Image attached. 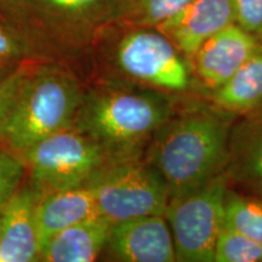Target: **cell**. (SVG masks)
Segmentation results:
<instances>
[{
	"label": "cell",
	"mask_w": 262,
	"mask_h": 262,
	"mask_svg": "<svg viewBox=\"0 0 262 262\" xmlns=\"http://www.w3.org/2000/svg\"><path fill=\"white\" fill-rule=\"evenodd\" d=\"M31 70V66L26 63L5 77L0 78V131L11 112L19 90Z\"/></svg>",
	"instance_id": "7402d4cb"
},
{
	"label": "cell",
	"mask_w": 262,
	"mask_h": 262,
	"mask_svg": "<svg viewBox=\"0 0 262 262\" xmlns=\"http://www.w3.org/2000/svg\"><path fill=\"white\" fill-rule=\"evenodd\" d=\"M173 114L166 95L153 89L104 86L84 91L72 125L102 149L106 162L142 158L156 131Z\"/></svg>",
	"instance_id": "7a4b0ae2"
},
{
	"label": "cell",
	"mask_w": 262,
	"mask_h": 262,
	"mask_svg": "<svg viewBox=\"0 0 262 262\" xmlns=\"http://www.w3.org/2000/svg\"><path fill=\"white\" fill-rule=\"evenodd\" d=\"M39 196L24 181L2 210L0 262L38 261L39 247L35 206Z\"/></svg>",
	"instance_id": "7c38bea8"
},
{
	"label": "cell",
	"mask_w": 262,
	"mask_h": 262,
	"mask_svg": "<svg viewBox=\"0 0 262 262\" xmlns=\"http://www.w3.org/2000/svg\"><path fill=\"white\" fill-rule=\"evenodd\" d=\"M250 187L254 189L255 194H256L257 196H261V198H262V181L257 182V183H254V185H251Z\"/></svg>",
	"instance_id": "cb8c5ba5"
},
{
	"label": "cell",
	"mask_w": 262,
	"mask_h": 262,
	"mask_svg": "<svg viewBox=\"0 0 262 262\" xmlns=\"http://www.w3.org/2000/svg\"><path fill=\"white\" fill-rule=\"evenodd\" d=\"M97 216L100 214L94 193L86 185L61 189L40 196L35 206L40 250L62 229Z\"/></svg>",
	"instance_id": "4fadbf2b"
},
{
	"label": "cell",
	"mask_w": 262,
	"mask_h": 262,
	"mask_svg": "<svg viewBox=\"0 0 262 262\" xmlns=\"http://www.w3.org/2000/svg\"><path fill=\"white\" fill-rule=\"evenodd\" d=\"M85 185L94 193L98 214L113 222L164 215L170 195L145 158L106 162Z\"/></svg>",
	"instance_id": "8992f818"
},
{
	"label": "cell",
	"mask_w": 262,
	"mask_h": 262,
	"mask_svg": "<svg viewBox=\"0 0 262 262\" xmlns=\"http://www.w3.org/2000/svg\"><path fill=\"white\" fill-rule=\"evenodd\" d=\"M26 178L21 155L0 143V210L6 205Z\"/></svg>",
	"instance_id": "44dd1931"
},
{
	"label": "cell",
	"mask_w": 262,
	"mask_h": 262,
	"mask_svg": "<svg viewBox=\"0 0 262 262\" xmlns=\"http://www.w3.org/2000/svg\"><path fill=\"white\" fill-rule=\"evenodd\" d=\"M260 49L261 40L237 24L229 25L206 39L192 57L196 77L217 89Z\"/></svg>",
	"instance_id": "30bf717a"
},
{
	"label": "cell",
	"mask_w": 262,
	"mask_h": 262,
	"mask_svg": "<svg viewBox=\"0 0 262 262\" xmlns=\"http://www.w3.org/2000/svg\"><path fill=\"white\" fill-rule=\"evenodd\" d=\"M83 96L77 77L64 68L52 64L32 68L0 131V143L21 155L71 126Z\"/></svg>",
	"instance_id": "277c9868"
},
{
	"label": "cell",
	"mask_w": 262,
	"mask_h": 262,
	"mask_svg": "<svg viewBox=\"0 0 262 262\" xmlns=\"http://www.w3.org/2000/svg\"><path fill=\"white\" fill-rule=\"evenodd\" d=\"M112 222L97 216L62 229L42 247L38 261L91 262L104 251Z\"/></svg>",
	"instance_id": "5bb4252c"
},
{
	"label": "cell",
	"mask_w": 262,
	"mask_h": 262,
	"mask_svg": "<svg viewBox=\"0 0 262 262\" xmlns=\"http://www.w3.org/2000/svg\"><path fill=\"white\" fill-rule=\"evenodd\" d=\"M214 101L221 111L232 114L262 108V49L214 90Z\"/></svg>",
	"instance_id": "2e32d148"
},
{
	"label": "cell",
	"mask_w": 262,
	"mask_h": 262,
	"mask_svg": "<svg viewBox=\"0 0 262 262\" xmlns=\"http://www.w3.org/2000/svg\"><path fill=\"white\" fill-rule=\"evenodd\" d=\"M192 0H116L114 22L130 28H157Z\"/></svg>",
	"instance_id": "e0dca14e"
},
{
	"label": "cell",
	"mask_w": 262,
	"mask_h": 262,
	"mask_svg": "<svg viewBox=\"0 0 262 262\" xmlns=\"http://www.w3.org/2000/svg\"><path fill=\"white\" fill-rule=\"evenodd\" d=\"M21 157L28 182L39 198L85 185L106 163L100 146L73 125L39 141Z\"/></svg>",
	"instance_id": "5b68a950"
},
{
	"label": "cell",
	"mask_w": 262,
	"mask_h": 262,
	"mask_svg": "<svg viewBox=\"0 0 262 262\" xmlns=\"http://www.w3.org/2000/svg\"><path fill=\"white\" fill-rule=\"evenodd\" d=\"M104 250L123 262H173L175 247L164 215H146L113 222Z\"/></svg>",
	"instance_id": "9c48e42d"
},
{
	"label": "cell",
	"mask_w": 262,
	"mask_h": 262,
	"mask_svg": "<svg viewBox=\"0 0 262 262\" xmlns=\"http://www.w3.org/2000/svg\"><path fill=\"white\" fill-rule=\"evenodd\" d=\"M0 231H2V210H0Z\"/></svg>",
	"instance_id": "d4e9b609"
},
{
	"label": "cell",
	"mask_w": 262,
	"mask_h": 262,
	"mask_svg": "<svg viewBox=\"0 0 262 262\" xmlns=\"http://www.w3.org/2000/svg\"><path fill=\"white\" fill-rule=\"evenodd\" d=\"M185 55L156 28H131L118 42L116 63L131 80L159 91L188 89L191 72Z\"/></svg>",
	"instance_id": "ba28073f"
},
{
	"label": "cell",
	"mask_w": 262,
	"mask_h": 262,
	"mask_svg": "<svg viewBox=\"0 0 262 262\" xmlns=\"http://www.w3.org/2000/svg\"><path fill=\"white\" fill-rule=\"evenodd\" d=\"M235 24L262 41V0H232Z\"/></svg>",
	"instance_id": "603a6c76"
},
{
	"label": "cell",
	"mask_w": 262,
	"mask_h": 262,
	"mask_svg": "<svg viewBox=\"0 0 262 262\" xmlns=\"http://www.w3.org/2000/svg\"><path fill=\"white\" fill-rule=\"evenodd\" d=\"M224 224L262 245V198L229 191L226 195Z\"/></svg>",
	"instance_id": "ac0fdd59"
},
{
	"label": "cell",
	"mask_w": 262,
	"mask_h": 262,
	"mask_svg": "<svg viewBox=\"0 0 262 262\" xmlns=\"http://www.w3.org/2000/svg\"><path fill=\"white\" fill-rule=\"evenodd\" d=\"M235 24L232 0H192L156 29L192 60L206 39Z\"/></svg>",
	"instance_id": "8fae6325"
},
{
	"label": "cell",
	"mask_w": 262,
	"mask_h": 262,
	"mask_svg": "<svg viewBox=\"0 0 262 262\" xmlns=\"http://www.w3.org/2000/svg\"><path fill=\"white\" fill-rule=\"evenodd\" d=\"M38 57L24 33L0 15V78Z\"/></svg>",
	"instance_id": "d6986e66"
},
{
	"label": "cell",
	"mask_w": 262,
	"mask_h": 262,
	"mask_svg": "<svg viewBox=\"0 0 262 262\" xmlns=\"http://www.w3.org/2000/svg\"><path fill=\"white\" fill-rule=\"evenodd\" d=\"M228 175L222 172L186 194L170 198L164 217L171 229L176 261L214 262L224 224Z\"/></svg>",
	"instance_id": "52a82bcc"
},
{
	"label": "cell",
	"mask_w": 262,
	"mask_h": 262,
	"mask_svg": "<svg viewBox=\"0 0 262 262\" xmlns=\"http://www.w3.org/2000/svg\"><path fill=\"white\" fill-rule=\"evenodd\" d=\"M214 262H262V245L222 224L216 239Z\"/></svg>",
	"instance_id": "ffe728a7"
},
{
	"label": "cell",
	"mask_w": 262,
	"mask_h": 262,
	"mask_svg": "<svg viewBox=\"0 0 262 262\" xmlns=\"http://www.w3.org/2000/svg\"><path fill=\"white\" fill-rule=\"evenodd\" d=\"M116 0H0V15L18 28L39 56H75L114 22Z\"/></svg>",
	"instance_id": "3957f363"
},
{
	"label": "cell",
	"mask_w": 262,
	"mask_h": 262,
	"mask_svg": "<svg viewBox=\"0 0 262 262\" xmlns=\"http://www.w3.org/2000/svg\"><path fill=\"white\" fill-rule=\"evenodd\" d=\"M233 116L208 110L172 116L156 131L145 160L170 198L186 194L226 171Z\"/></svg>",
	"instance_id": "6da1fadb"
},
{
	"label": "cell",
	"mask_w": 262,
	"mask_h": 262,
	"mask_svg": "<svg viewBox=\"0 0 262 262\" xmlns=\"http://www.w3.org/2000/svg\"><path fill=\"white\" fill-rule=\"evenodd\" d=\"M226 173L249 186L262 181V114L232 126Z\"/></svg>",
	"instance_id": "9a60e30c"
}]
</instances>
